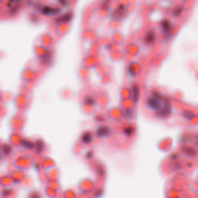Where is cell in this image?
Wrapping results in <instances>:
<instances>
[{
  "label": "cell",
  "instance_id": "6da1fadb",
  "mask_svg": "<svg viewBox=\"0 0 198 198\" xmlns=\"http://www.w3.org/2000/svg\"><path fill=\"white\" fill-rule=\"evenodd\" d=\"M148 106L154 110H158L160 107V101L156 96L151 97L148 101Z\"/></svg>",
  "mask_w": 198,
  "mask_h": 198
},
{
  "label": "cell",
  "instance_id": "7a4b0ae2",
  "mask_svg": "<svg viewBox=\"0 0 198 198\" xmlns=\"http://www.w3.org/2000/svg\"><path fill=\"white\" fill-rule=\"evenodd\" d=\"M125 11H126V9L124 5H120L118 7L115 11L113 12L112 14L114 18H116V19H119L123 16V15L125 14Z\"/></svg>",
  "mask_w": 198,
  "mask_h": 198
},
{
  "label": "cell",
  "instance_id": "3957f363",
  "mask_svg": "<svg viewBox=\"0 0 198 198\" xmlns=\"http://www.w3.org/2000/svg\"><path fill=\"white\" fill-rule=\"evenodd\" d=\"M156 38V34L154 30H150L146 34L145 41L148 44H152L154 42Z\"/></svg>",
  "mask_w": 198,
  "mask_h": 198
},
{
  "label": "cell",
  "instance_id": "277c9868",
  "mask_svg": "<svg viewBox=\"0 0 198 198\" xmlns=\"http://www.w3.org/2000/svg\"><path fill=\"white\" fill-rule=\"evenodd\" d=\"M110 133V130L107 127L102 126L99 128L96 131V134L100 137H103L106 136Z\"/></svg>",
  "mask_w": 198,
  "mask_h": 198
},
{
  "label": "cell",
  "instance_id": "5b68a950",
  "mask_svg": "<svg viewBox=\"0 0 198 198\" xmlns=\"http://www.w3.org/2000/svg\"><path fill=\"white\" fill-rule=\"evenodd\" d=\"M35 147L36 149V151L37 153H41L43 151L44 148V143L41 139H38L36 142Z\"/></svg>",
  "mask_w": 198,
  "mask_h": 198
},
{
  "label": "cell",
  "instance_id": "8992f818",
  "mask_svg": "<svg viewBox=\"0 0 198 198\" xmlns=\"http://www.w3.org/2000/svg\"><path fill=\"white\" fill-rule=\"evenodd\" d=\"M20 143H21V144L23 147H25V148L29 149H33L34 147V144L32 142H30V141H28L27 139H23L22 141H21Z\"/></svg>",
  "mask_w": 198,
  "mask_h": 198
},
{
  "label": "cell",
  "instance_id": "52a82bcc",
  "mask_svg": "<svg viewBox=\"0 0 198 198\" xmlns=\"http://www.w3.org/2000/svg\"><path fill=\"white\" fill-rule=\"evenodd\" d=\"M161 25H162V27L163 30L165 31L166 32H168L170 30V23L168 20H165L161 22Z\"/></svg>",
  "mask_w": 198,
  "mask_h": 198
},
{
  "label": "cell",
  "instance_id": "ba28073f",
  "mask_svg": "<svg viewBox=\"0 0 198 198\" xmlns=\"http://www.w3.org/2000/svg\"><path fill=\"white\" fill-rule=\"evenodd\" d=\"M2 151L6 155H9L12 152L11 147L9 145L5 144L2 147Z\"/></svg>",
  "mask_w": 198,
  "mask_h": 198
},
{
  "label": "cell",
  "instance_id": "9c48e42d",
  "mask_svg": "<svg viewBox=\"0 0 198 198\" xmlns=\"http://www.w3.org/2000/svg\"><path fill=\"white\" fill-rule=\"evenodd\" d=\"M91 135L89 133H86L83 135L82 140L83 142L84 143H89L91 142Z\"/></svg>",
  "mask_w": 198,
  "mask_h": 198
},
{
  "label": "cell",
  "instance_id": "30bf717a",
  "mask_svg": "<svg viewBox=\"0 0 198 198\" xmlns=\"http://www.w3.org/2000/svg\"><path fill=\"white\" fill-rule=\"evenodd\" d=\"M182 9H183V8H182L181 7H177L175 10H174V15H175V16H178V15H180V14L182 12Z\"/></svg>",
  "mask_w": 198,
  "mask_h": 198
},
{
  "label": "cell",
  "instance_id": "8fae6325",
  "mask_svg": "<svg viewBox=\"0 0 198 198\" xmlns=\"http://www.w3.org/2000/svg\"><path fill=\"white\" fill-rule=\"evenodd\" d=\"M3 194L4 195V196H7V195H8L10 194V191H9L8 192L7 190H5V191L3 192Z\"/></svg>",
  "mask_w": 198,
  "mask_h": 198
},
{
  "label": "cell",
  "instance_id": "7c38bea8",
  "mask_svg": "<svg viewBox=\"0 0 198 198\" xmlns=\"http://www.w3.org/2000/svg\"><path fill=\"white\" fill-rule=\"evenodd\" d=\"M2 157V152H1V147H0V159H1Z\"/></svg>",
  "mask_w": 198,
  "mask_h": 198
},
{
  "label": "cell",
  "instance_id": "4fadbf2b",
  "mask_svg": "<svg viewBox=\"0 0 198 198\" xmlns=\"http://www.w3.org/2000/svg\"><path fill=\"white\" fill-rule=\"evenodd\" d=\"M106 1H107V0H106Z\"/></svg>",
  "mask_w": 198,
  "mask_h": 198
}]
</instances>
